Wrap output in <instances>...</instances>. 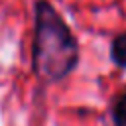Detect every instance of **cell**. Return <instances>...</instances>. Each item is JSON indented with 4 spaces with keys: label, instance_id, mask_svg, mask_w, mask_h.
<instances>
[{
    "label": "cell",
    "instance_id": "obj_1",
    "mask_svg": "<svg viewBox=\"0 0 126 126\" xmlns=\"http://www.w3.org/2000/svg\"><path fill=\"white\" fill-rule=\"evenodd\" d=\"M79 59L77 43L59 18V14L47 2L35 6V43H33V67L39 77L57 81L63 79Z\"/></svg>",
    "mask_w": 126,
    "mask_h": 126
},
{
    "label": "cell",
    "instance_id": "obj_2",
    "mask_svg": "<svg viewBox=\"0 0 126 126\" xmlns=\"http://www.w3.org/2000/svg\"><path fill=\"white\" fill-rule=\"evenodd\" d=\"M112 61L120 67H126V33H120L114 41H112V49H110Z\"/></svg>",
    "mask_w": 126,
    "mask_h": 126
},
{
    "label": "cell",
    "instance_id": "obj_3",
    "mask_svg": "<svg viewBox=\"0 0 126 126\" xmlns=\"http://www.w3.org/2000/svg\"><path fill=\"white\" fill-rule=\"evenodd\" d=\"M112 120L116 126H126V91L120 93V96L114 100L112 106Z\"/></svg>",
    "mask_w": 126,
    "mask_h": 126
}]
</instances>
